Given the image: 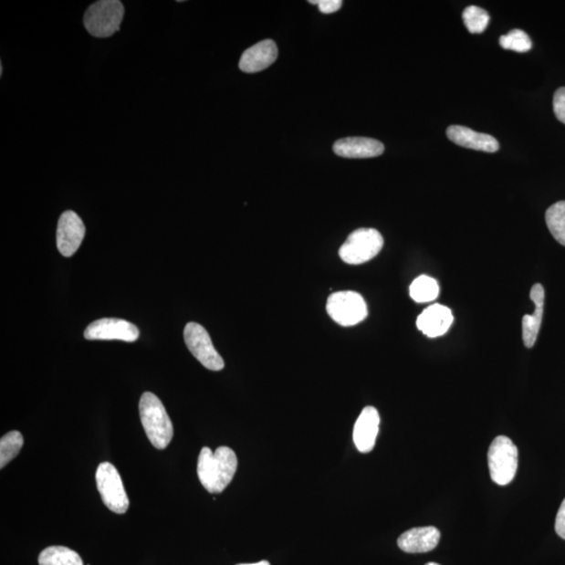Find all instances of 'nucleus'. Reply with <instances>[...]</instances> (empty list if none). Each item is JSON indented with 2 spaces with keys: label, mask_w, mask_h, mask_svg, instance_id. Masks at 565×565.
I'll return each mask as SVG.
<instances>
[{
  "label": "nucleus",
  "mask_w": 565,
  "mask_h": 565,
  "mask_svg": "<svg viewBox=\"0 0 565 565\" xmlns=\"http://www.w3.org/2000/svg\"><path fill=\"white\" fill-rule=\"evenodd\" d=\"M237 467V455L230 447L221 446L214 453L204 447L198 457L199 481L210 493H221L233 481Z\"/></svg>",
  "instance_id": "nucleus-1"
},
{
  "label": "nucleus",
  "mask_w": 565,
  "mask_h": 565,
  "mask_svg": "<svg viewBox=\"0 0 565 565\" xmlns=\"http://www.w3.org/2000/svg\"><path fill=\"white\" fill-rule=\"evenodd\" d=\"M140 414L152 445L159 450L167 448L173 439L174 429L160 398L153 392H144L140 402Z\"/></svg>",
  "instance_id": "nucleus-2"
},
{
  "label": "nucleus",
  "mask_w": 565,
  "mask_h": 565,
  "mask_svg": "<svg viewBox=\"0 0 565 565\" xmlns=\"http://www.w3.org/2000/svg\"><path fill=\"white\" fill-rule=\"evenodd\" d=\"M124 14V5L119 0H101L86 11L84 26L95 37L109 38L120 31Z\"/></svg>",
  "instance_id": "nucleus-3"
},
{
  "label": "nucleus",
  "mask_w": 565,
  "mask_h": 565,
  "mask_svg": "<svg viewBox=\"0 0 565 565\" xmlns=\"http://www.w3.org/2000/svg\"><path fill=\"white\" fill-rule=\"evenodd\" d=\"M491 480L499 486L510 484L518 467V449L512 440L499 435L492 441L488 450Z\"/></svg>",
  "instance_id": "nucleus-4"
},
{
  "label": "nucleus",
  "mask_w": 565,
  "mask_h": 565,
  "mask_svg": "<svg viewBox=\"0 0 565 565\" xmlns=\"http://www.w3.org/2000/svg\"><path fill=\"white\" fill-rule=\"evenodd\" d=\"M383 237L374 228H360L349 235L340 248L341 260L351 266H360L375 257L383 247Z\"/></svg>",
  "instance_id": "nucleus-5"
},
{
  "label": "nucleus",
  "mask_w": 565,
  "mask_h": 565,
  "mask_svg": "<svg viewBox=\"0 0 565 565\" xmlns=\"http://www.w3.org/2000/svg\"><path fill=\"white\" fill-rule=\"evenodd\" d=\"M96 481L104 505L114 513H126L131 503L117 468L110 462L99 464Z\"/></svg>",
  "instance_id": "nucleus-6"
},
{
  "label": "nucleus",
  "mask_w": 565,
  "mask_h": 565,
  "mask_svg": "<svg viewBox=\"0 0 565 565\" xmlns=\"http://www.w3.org/2000/svg\"><path fill=\"white\" fill-rule=\"evenodd\" d=\"M327 312L336 323L350 327L361 323L368 317V307L360 293L340 291L328 298Z\"/></svg>",
  "instance_id": "nucleus-7"
},
{
  "label": "nucleus",
  "mask_w": 565,
  "mask_h": 565,
  "mask_svg": "<svg viewBox=\"0 0 565 565\" xmlns=\"http://www.w3.org/2000/svg\"><path fill=\"white\" fill-rule=\"evenodd\" d=\"M183 338L190 352L203 366L211 371L225 368L223 357L214 349L209 333L197 323H189L184 328Z\"/></svg>",
  "instance_id": "nucleus-8"
},
{
  "label": "nucleus",
  "mask_w": 565,
  "mask_h": 565,
  "mask_svg": "<svg viewBox=\"0 0 565 565\" xmlns=\"http://www.w3.org/2000/svg\"><path fill=\"white\" fill-rule=\"evenodd\" d=\"M89 340H121L134 342L140 338L137 326L120 319H101L91 323L84 332Z\"/></svg>",
  "instance_id": "nucleus-9"
},
{
  "label": "nucleus",
  "mask_w": 565,
  "mask_h": 565,
  "mask_svg": "<svg viewBox=\"0 0 565 565\" xmlns=\"http://www.w3.org/2000/svg\"><path fill=\"white\" fill-rule=\"evenodd\" d=\"M85 235L83 221L73 211L61 214L57 227V247L64 256H73L82 245Z\"/></svg>",
  "instance_id": "nucleus-10"
},
{
  "label": "nucleus",
  "mask_w": 565,
  "mask_h": 565,
  "mask_svg": "<svg viewBox=\"0 0 565 565\" xmlns=\"http://www.w3.org/2000/svg\"><path fill=\"white\" fill-rule=\"evenodd\" d=\"M379 424L381 416L375 407H364L356 421L353 432L355 446L361 454H368L375 447Z\"/></svg>",
  "instance_id": "nucleus-11"
},
{
  "label": "nucleus",
  "mask_w": 565,
  "mask_h": 565,
  "mask_svg": "<svg viewBox=\"0 0 565 565\" xmlns=\"http://www.w3.org/2000/svg\"><path fill=\"white\" fill-rule=\"evenodd\" d=\"M277 47L273 40H264L246 49L243 53L239 68L247 74L259 73L276 62Z\"/></svg>",
  "instance_id": "nucleus-12"
},
{
  "label": "nucleus",
  "mask_w": 565,
  "mask_h": 565,
  "mask_svg": "<svg viewBox=\"0 0 565 565\" xmlns=\"http://www.w3.org/2000/svg\"><path fill=\"white\" fill-rule=\"evenodd\" d=\"M447 138L455 145L488 153L498 152L499 144L492 135L476 132L468 127L450 126L446 131Z\"/></svg>",
  "instance_id": "nucleus-13"
},
{
  "label": "nucleus",
  "mask_w": 565,
  "mask_h": 565,
  "mask_svg": "<svg viewBox=\"0 0 565 565\" xmlns=\"http://www.w3.org/2000/svg\"><path fill=\"white\" fill-rule=\"evenodd\" d=\"M440 539L441 533L437 528H413L400 536L398 547L405 553H427L437 548Z\"/></svg>",
  "instance_id": "nucleus-14"
},
{
  "label": "nucleus",
  "mask_w": 565,
  "mask_h": 565,
  "mask_svg": "<svg viewBox=\"0 0 565 565\" xmlns=\"http://www.w3.org/2000/svg\"><path fill=\"white\" fill-rule=\"evenodd\" d=\"M333 152L345 159H371L384 152V145L370 138H346L335 141Z\"/></svg>",
  "instance_id": "nucleus-15"
},
{
  "label": "nucleus",
  "mask_w": 565,
  "mask_h": 565,
  "mask_svg": "<svg viewBox=\"0 0 565 565\" xmlns=\"http://www.w3.org/2000/svg\"><path fill=\"white\" fill-rule=\"evenodd\" d=\"M454 317L452 310L446 306L434 304L427 307L417 319L419 330L424 332L428 338H439L445 335L450 326H452Z\"/></svg>",
  "instance_id": "nucleus-16"
},
{
  "label": "nucleus",
  "mask_w": 565,
  "mask_h": 565,
  "mask_svg": "<svg viewBox=\"0 0 565 565\" xmlns=\"http://www.w3.org/2000/svg\"><path fill=\"white\" fill-rule=\"evenodd\" d=\"M545 288L541 284H535L530 292V298L535 305L534 313L523 319V340L527 348H532L538 340L545 307Z\"/></svg>",
  "instance_id": "nucleus-17"
},
{
  "label": "nucleus",
  "mask_w": 565,
  "mask_h": 565,
  "mask_svg": "<svg viewBox=\"0 0 565 565\" xmlns=\"http://www.w3.org/2000/svg\"><path fill=\"white\" fill-rule=\"evenodd\" d=\"M38 562L39 565H84L80 555L73 549L61 546L43 549Z\"/></svg>",
  "instance_id": "nucleus-18"
},
{
  "label": "nucleus",
  "mask_w": 565,
  "mask_h": 565,
  "mask_svg": "<svg viewBox=\"0 0 565 565\" xmlns=\"http://www.w3.org/2000/svg\"><path fill=\"white\" fill-rule=\"evenodd\" d=\"M410 295L414 302H432L439 296V285L434 278L427 276H420L414 280L410 288Z\"/></svg>",
  "instance_id": "nucleus-19"
},
{
  "label": "nucleus",
  "mask_w": 565,
  "mask_h": 565,
  "mask_svg": "<svg viewBox=\"0 0 565 565\" xmlns=\"http://www.w3.org/2000/svg\"><path fill=\"white\" fill-rule=\"evenodd\" d=\"M546 221L549 233L565 246V202L550 205L546 213Z\"/></svg>",
  "instance_id": "nucleus-20"
},
{
  "label": "nucleus",
  "mask_w": 565,
  "mask_h": 565,
  "mask_svg": "<svg viewBox=\"0 0 565 565\" xmlns=\"http://www.w3.org/2000/svg\"><path fill=\"white\" fill-rule=\"evenodd\" d=\"M24 446V437L19 432H10L0 440V468H5L19 455Z\"/></svg>",
  "instance_id": "nucleus-21"
},
{
  "label": "nucleus",
  "mask_w": 565,
  "mask_h": 565,
  "mask_svg": "<svg viewBox=\"0 0 565 565\" xmlns=\"http://www.w3.org/2000/svg\"><path fill=\"white\" fill-rule=\"evenodd\" d=\"M463 20L471 34H481L487 28L490 16L480 6L470 5L464 10Z\"/></svg>",
  "instance_id": "nucleus-22"
},
{
  "label": "nucleus",
  "mask_w": 565,
  "mask_h": 565,
  "mask_svg": "<svg viewBox=\"0 0 565 565\" xmlns=\"http://www.w3.org/2000/svg\"><path fill=\"white\" fill-rule=\"evenodd\" d=\"M499 45L505 49L517 53H527L532 48L528 35L521 30H512L499 38Z\"/></svg>",
  "instance_id": "nucleus-23"
},
{
  "label": "nucleus",
  "mask_w": 565,
  "mask_h": 565,
  "mask_svg": "<svg viewBox=\"0 0 565 565\" xmlns=\"http://www.w3.org/2000/svg\"><path fill=\"white\" fill-rule=\"evenodd\" d=\"M555 116L565 125V88L558 89L553 99Z\"/></svg>",
  "instance_id": "nucleus-24"
},
{
  "label": "nucleus",
  "mask_w": 565,
  "mask_h": 565,
  "mask_svg": "<svg viewBox=\"0 0 565 565\" xmlns=\"http://www.w3.org/2000/svg\"><path fill=\"white\" fill-rule=\"evenodd\" d=\"M309 4L318 5L319 11L324 14L338 12L342 6L341 0H314Z\"/></svg>",
  "instance_id": "nucleus-25"
},
{
  "label": "nucleus",
  "mask_w": 565,
  "mask_h": 565,
  "mask_svg": "<svg viewBox=\"0 0 565 565\" xmlns=\"http://www.w3.org/2000/svg\"><path fill=\"white\" fill-rule=\"evenodd\" d=\"M555 530L561 539H565V499L557 513Z\"/></svg>",
  "instance_id": "nucleus-26"
},
{
  "label": "nucleus",
  "mask_w": 565,
  "mask_h": 565,
  "mask_svg": "<svg viewBox=\"0 0 565 565\" xmlns=\"http://www.w3.org/2000/svg\"><path fill=\"white\" fill-rule=\"evenodd\" d=\"M237 565H270V563L267 560H263V561L256 562V563H241Z\"/></svg>",
  "instance_id": "nucleus-27"
},
{
  "label": "nucleus",
  "mask_w": 565,
  "mask_h": 565,
  "mask_svg": "<svg viewBox=\"0 0 565 565\" xmlns=\"http://www.w3.org/2000/svg\"><path fill=\"white\" fill-rule=\"evenodd\" d=\"M425 565H440V564H438V563H434V562H429V563H427V564H425Z\"/></svg>",
  "instance_id": "nucleus-28"
}]
</instances>
